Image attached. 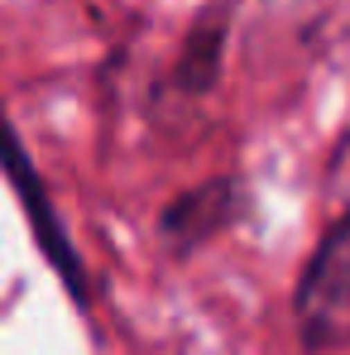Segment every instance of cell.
I'll return each mask as SVG.
<instances>
[{
  "label": "cell",
  "mask_w": 350,
  "mask_h": 355,
  "mask_svg": "<svg viewBox=\"0 0 350 355\" xmlns=\"http://www.w3.org/2000/svg\"><path fill=\"white\" fill-rule=\"evenodd\" d=\"M240 197H235L231 182H211V187H197L177 202L173 211L164 216V231L173 245H202L207 236H216L226 221L235 216Z\"/></svg>",
  "instance_id": "2"
},
{
  "label": "cell",
  "mask_w": 350,
  "mask_h": 355,
  "mask_svg": "<svg viewBox=\"0 0 350 355\" xmlns=\"http://www.w3.org/2000/svg\"><path fill=\"white\" fill-rule=\"evenodd\" d=\"M297 336L317 355L350 351V216L326 231L297 284Z\"/></svg>",
  "instance_id": "1"
}]
</instances>
